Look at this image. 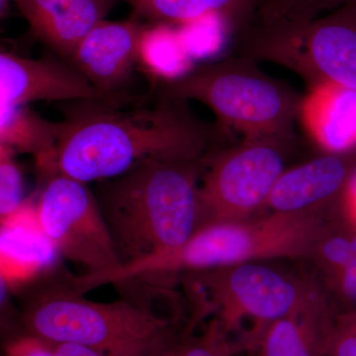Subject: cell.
I'll return each mask as SVG.
<instances>
[{"label": "cell", "mask_w": 356, "mask_h": 356, "mask_svg": "<svg viewBox=\"0 0 356 356\" xmlns=\"http://www.w3.org/2000/svg\"><path fill=\"white\" fill-rule=\"evenodd\" d=\"M156 92L196 100L212 110L222 134L235 131L243 140L277 139L292 142L305 96L262 72L252 58L235 55L196 65Z\"/></svg>", "instance_id": "obj_5"}, {"label": "cell", "mask_w": 356, "mask_h": 356, "mask_svg": "<svg viewBox=\"0 0 356 356\" xmlns=\"http://www.w3.org/2000/svg\"><path fill=\"white\" fill-rule=\"evenodd\" d=\"M127 2L134 15L151 23L180 26L209 14L226 18L234 33L254 21L264 0H116Z\"/></svg>", "instance_id": "obj_17"}, {"label": "cell", "mask_w": 356, "mask_h": 356, "mask_svg": "<svg viewBox=\"0 0 356 356\" xmlns=\"http://www.w3.org/2000/svg\"><path fill=\"white\" fill-rule=\"evenodd\" d=\"M51 344L57 356H102L96 351L76 343H60Z\"/></svg>", "instance_id": "obj_28"}, {"label": "cell", "mask_w": 356, "mask_h": 356, "mask_svg": "<svg viewBox=\"0 0 356 356\" xmlns=\"http://www.w3.org/2000/svg\"><path fill=\"white\" fill-rule=\"evenodd\" d=\"M235 55L280 65L310 90L356 91V2L308 22L252 23L235 34Z\"/></svg>", "instance_id": "obj_7"}, {"label": "cell", "mask_w": 356, "mask_h": 356, "mask_svg": "<svg viewBox=\"0 0 356 356\" xmlns=\"http://www.w3.org/2000/svg\"><path fill=\"white\" fill-rule=\"evenodd\" d=\"M11 0H0V14H1V18L6 17L7 13H8L9 6H10Z\"/></svg>", "instance_id": "obj_29"}, {"label": "cell", "mask_w": 356, "mask_h": 356, "mask_svg": "<svg viewBox=\"0 0 356 356\" xmlns=\"http://www.w3.org/2000/svg\"><path fill=\"white\" fill-rule=\"evenodd\" d=\"M332 205L203 227L181 247L124 267L121 276L172 283L187 273L273 259H310L337 224L327 214Z\"/></svg>", "instance_id": "obj_4"}, {"label": "cell", "mask_w": 356, "mask_h": 356, "mask_svg": "<svg viewBox=\"0 0 356 356\" xmlns=\"http://www.w3.org/2000/svg\"><path fill=\"white\" fill-rule=\"evenodd\" d=\"M316 281L337 313L356 310V259L343 266L318 271Z\"/></svg>", "instance_id": "obj_23"}, {"label": "cell", "mask_w": 356, "mask_h": 356, "mask_svg": "<svg viewBox=\"0 0 356 356\" xmlns=\"http://www.w3.org/2000/svg\"></svg>", "instance_id": "obj_31"}, {"label": "cell", "mask_w": 356, "mask_h": 356, "mask_svg": "<svg viewBox=\"0 0 356 356\" xmlns=\"http://www.w3.org/2000/svg\"><path fill=\"white\" fill-rule=\"evenodd\" d=\"M102 100L120 103L100 95L69 60L51 53L32 60L2 51L0 54V104L33 102Z\"/></svg>", "instance_id": "obj_10"}, {"label": "cell", "mask_w": 356, "mask_h": 356, "mask_svg": "<svg viewBox=\"0 0 356 356\" xmlns=\"http://www.w3.org/2000/svg\"><path fill=\"white\" fill-rule=\"evenodd\" d=\"M35 36L58 57L70 60L84 37L104 20L116 0H11Z\"/></svg>", "instance_id": "obj_14"}, {"label": "cell", "mask_w": 356, "mask_h": 356, "mask_svg": "<svg viewBox=\"0 0 356 356\" xmlns=\"http://www.w3.org/2000/svg\"><path fill=\"white\" fill-rule=\"evenodd\" d=\"M339 203L343 208V219L356 224V170L339 199Z\"/></svg>", "instance_id": "obj_27"}, {"label": "cell", "mask_w": 356, "mask_h": 356, "mask_svg": "<svg viewBox=\"0 0 356 356\" xmlns=\"http://www.w3.org/2000/svg\"><path fill=\"white\" fill-rule=\"evenodd\" d=\"M15 152L0 145V217L15 212L24 203V184L19 166L14 159Z\"/></svg>", "instance_id": "obj_24"}, {"label": "cell", "mask_w": 356, "mask_h": 356, "mask_svg": "<svg viewBox=\"0 0 356 356\" xmlns=\"http://www.w3.org/2000/svg\"><path fill=\"white\" fill-rule=\"evenodd\" d=\"M238 353L232 337L213 318L200 334L185 336L172 356H236Z\"/></svg>", "instance_id": "obj_22"}, {"label": "cell", "mask_w": 356, "mask_h": 356, "mask_svg": "<svg viewBox=\"0 0 356 356\" xmlns=\"http://www.w3.org/2000/svg\"><path fill=\"white\" fill-rule=\"evenodd\" d=\"M0 245L1 282L11 293L62 268L60 254L40 224L37 203L30 200L1 219Z\"/></svg>", "instance_id": "obj_12"}, {"label": "cell", "mask_w": 356, "mask_h": 356, "mask_svg": "<svg viewBox=\"0 0 356 356\" xmlns=\"http://www.w3.org/2000/svg\"><path fill=\"white\" fill-rule=\"evenodd\" d=\"M147 106L121 110L119 103L76 100L65 104V131L42 177L64 175L97 182L151 161H202L222 134L198 118L187 100L156 92Z\"/></svg>", "instance_id": "obj_1"}, {"label": "cell", "mask_w": 356, "mask_h": 356, "mask_svg": "<svg viewBox=\"0 0 356 356\" xmlns=\"http://www.w3.org/2000/svg\"><path fill=\"white\" fill-rule=\"evenodd\" d=\"M266 262L180 275L193 306L192 323L197 325L214 315L232 339L236 336V350L250 323L240 353H252L269 325L294 311L318 287L316 281L295 277Z\"/></svg>", "instance_id": "obj_6"}, {"label": "cell", "mask_w": 356, "mask_h": 356, "mask_svg": "<svg viewBox=\"0 0 356 356\" xmlns=\"http://www.w3.org/2000/svg\"><path fill=\"white\" fill-rule=\"evenodd\" d=\"M301 116L329 153L356 152V91L336 86L312 89Z\"/></svg>", "instance_id": "obj_16"}, {"label": "cell", "mask_w": 356, "mask_h": 356, "mask_svg": "<svg viewBox=\"0 0 356 356\" xmlns=\"http://www.w3.org/2000/svg\"><path fill=\"white\" fill-rule=\"evenodd\" d=\"M353 1H355V2H356V0H353Z\"/></svg>", "instance_id": "obj_30"}, {"label": "cell", "mask_w": 356, "mask_h": 356, "mask_svg": "<svg viewBox=\"0 0 356 356\" xmlns=\"http://www.w3.org/2000/svg\"><path fill=\"white\" fill-rule=\"evenodd\" d=\"M65 131V121L47 120L28 105L0 104V145L31 154L38 168L50 159Z\"/></svg>", "instance_id": "obj_18"}, {"label": "cell", "mask_w": 356, "mask_h": 356, "mask_svg": "<svg viewBox=\"0 0 356 356\" xmlns=\"http://www.w3.org/2000/svg\"><path fill=\"white\" fill-rule=\"evenodd\" d=\"M289 144L277 139L243 140L208 154L200 185L197 229L252 218L266 205L284 172V152Z\"/></svg>", "instance_id": "obj_9"}, {"label": "cell", "mask_w": 356, "mask_h": 356, "mask_svg": "<svg viewBox=\"0 0 356 356\" xmlns=\"http://www.w3.org/2000/svg\"><path fill=\"white\" fill-rule=\"evenodd\" d=\"M4 353L6 356H57L49 341L26 331L6 341Z\"/></svg>", "instance_id": "obj_26"}, {"label": "cell", "mask_w": 356, "mask_h": 356, "mask_svg": "<svg viewBox=\"0 0 356 356\" xmlns=\"http://www.w3.org/2000/svg\"><path fill=\"white\" fill-rule=\"evenodd\" d=\"M69 273L41 278L16 293L25 331L49 343H76L102 356H172L189 332L172 287L137 281L121 298L100 303L84 298Z\"/></svg>", "instance_id": "obj_2"}, {"label": "cell", "mask_w": 356, "mask_h": 356, "mask_svg": "<svg viewBox=\"0 0 356 356\" xmlns=\"http://www.w3.org/2000/svg\"><path fill=\"white\" fill-rule=\"evenodd\" d=\"M205 159L151 161L96 182L92 191L123 267L181 247L197 231Z\"/></svg>", "instance_id": "obj_3"}, {"label": "cell", "mask_w": 356, "mask_h": 356, "mask_svg": "<svg viewBox=\"0 0 356 356\" xmlns=\"http://www.w3.org/2000/svg\"><path fill=\"white\" fill-rule=\"evenodd\" d=\"M337 311L317 287L294 311L267 327L252 356H325V343Z\"/></svg>", "instance_id": "obj_15"}, {"label": "cell", "mask_w": 356, "mask_h": 356, "mask_svg": "<svg viewBox=\"0 0 356 356\" xmlns=\"http://www.w3.org/2000/svg\"><path fill=\"white\" fill-rule=\"evenodd\" d=\"M353 0H264L254 15L255 22H308L331 13Z\"/></svg>", "instance_id": "obj_21"}, {"label": "cell", "mask_w": 356, "mask_h": 356, "mask_svg": "<svg viewBox=\"0 0 356 356\" xmlns=\"http://www.w3.org/2000/svg\"><path fill=\"white\" fill-rule=\"evenodd\" d=\"M147 24L134 15L127 20H102L84 37L70 63L100 95L125 102L120 90L137 65L138 46Z\"/></svg>", "instance_id": "obj_11"}, {"label": "cell", "mask_w": 356, "mask_h": 356, "mask_svg": "<svg viewBox=\"0 0 356 356\" xmlns=\"http://www.w3.org/2000/svg\"><path fill=\"white\" fill-rule=\"evenodd\" d=\"M356 170V152L329 153L284 170L266 205L271 212L295 213L339 202Z\"/></svg>", "instance_id": "obj_13"}, {"label": "cell", "mask_w": 356, "mask_h": 356, "mask_svg": "<svg viewBox=\"0 0 356 356\" xmlns=\"http://www.w3.org/2000/svg\"><path fill=\"white\" fill-rule=\"evenodd\" d=\"M137 65L154 88L177 81L196 67L177 26L165 23L147 24L138 46Z\"/></svg>", "instance_id": "obj_19"}, {"label": "cell", "mask_w": 356, "mask_h": 356, "mask_svg": "<svg viewBox=\"0 0 356 356\" xmlns=\"http://www.w3.org/2000/svg\"><path fill=\"white\" fill-rule=\"evenodd\" d=\"M177 27L193 60L217 55L226 43L229 32H234L226 18L220 14H209Z\"/></svg>", "instance_id": "obj_20"}, {"label": "cell", "mask_w": 356, "mask_h": 356, "mask_svg": "<svg viewBox=\"0 0 356 356\" xmlns=\"http://www.w3.org/2000/svg\"><path fill=\"white\" fill-rule=\"evenodd\" d=\"M325 356H356V310L337 313L325 343Z\"/></svg>", "instance_id": "obj_25"}, {"label": "cell", "mask_w": 356, "mask_h": 356, "mask_svg": "<svg viewBox=\"0 0 356 356\" xmlns=\"http://www.w3.org/2000/svg\"><path fill=\"white\" fill-rule=\"evenodd\" d=\"M40 224L60 257L86 269L69 280L76 291L108 283L123 268L92 191L88 184L53 175L37 201Z\"/></svg>", "instance_id": "obj_8"}]
</instances>
